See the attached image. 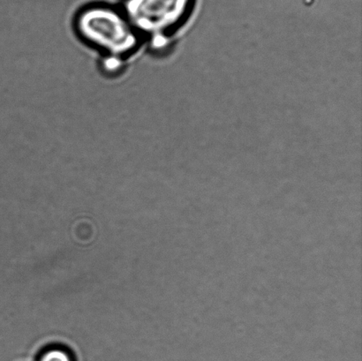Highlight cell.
<instances>
[{
    "label": "cell",
    "mask_w": 362,
    "mask_h": 361,
    "mask_svg": "<svg viewBox=\"0 0 362 361\" xmlns=\"http://www.w3.org/2000/svg\"><path fill=\"white\" fill-rule=\"evenodd\" d=\"M73 28L77 37L100 53L103 59L126 63L144 44L122 11L104 4L77 11L74 14Z\"/></svg>",
    "instance_id": "obj_1"
},
{
    "label": "cell",
    "mask_w": 362,
    "mask_h": 361,
    "mask_svg": "<svg viewBox=\"0 0 362 361\" xmlns=\"http://www.w3.org/2000/svg\"><path fill=\"white\" fill-rule=\"evenodd\" d=\"M193 0H122L119 8L151 49H162L189 13Z\"/></svg>",
    "instance_id": "obj_2"
},
{
    "label": "cell",
    "mask_w": 362,
    "mask_h": 361,
    "mask_svg": "<svg viewBox=\"0 0 362 361\" xmlns=\"http://www.w3.org/2000/svg\"><path fill=\"white\" fill-rule=\"evenodd\" d=\"M39 361H73V359L66 349L51 348L42 353Z\"/></svg>",
    "instance_id": "obj_3"
}]
</instances>
